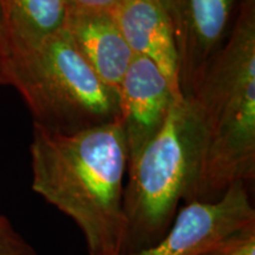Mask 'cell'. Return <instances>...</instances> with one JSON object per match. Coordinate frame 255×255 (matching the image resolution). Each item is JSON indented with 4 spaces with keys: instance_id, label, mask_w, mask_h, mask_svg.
<instances>
[{
    "instance_id": "6da1fadb",
    "label": "cell",
    "mask_w": 255,
    "mask_h": 255,
    "mask_svg": "<svg viewBox=\"0 0 255 255\" xmlns=\"http://www.w3.org/2000/svg\"><path fill=\"white\" fill-rule=\"evenodd\" d=\"M30 155L32 190L73 220L89 255L120 254L128 169L120 119L70 135L33 126Z\"/></svg>"
},
{
    "instance_id": "7a4b0ae2",
    "label": "cell",
    "mask_w": 255,
    "mask_h": 255,
    "mask_svg": "<svg viewBox=\"0 0 255 255\" xmlns=\"http://www.w3.org/2000/svg\"><path fill=\"white\" fill-rule=\"evenodd\" d=\"M190 97L205 132L193 201L209 202L255 177V0H241L227 41Z\"/></svg>"
},
{
    "instance_id": "3957f363",
    "label": "cell",
    "mask_w": 255,
    "mask_h": 255,
    "mask_svg": "<svg viewBox=\"0 0 255 255\" xmlns=\"http://www.w3.org/2000/svg\"><path fill=\"white\" fill-rule=\"evenodd\" d=\"M203 150L205 132L195 102L177 98L161 130L128 162L121 253L156 244L173 223L181 201H193Z\"/></svg>"
},
{
    "instance_id": "277c9868",
    "label": "cell",
    "mask_w": 255,
    "mask_h": 255,
    "mask_svg": "<svg viewBox=\"0 0 255 255\" xmlns=\"http://www.w3.org/2000/svg\"><path fill=\"white\" fill-rule=\"evenodd\" d=\"M1 59L6 84L23 97L33 126L70 135L120 119L117 94L83 59L65 27Z\"/></svg>"
},
{
    "instance_id": "5b68a950",
    "label": "cell",
    "mask_w": 255,
    "mask_h": 255,
    "mask_svg": "<svg viewBox=\"0 0 255 255\" xmlns=\"http://www.w3.org/2000/svg\"><path fill=\"white\" fill-rule=\"evenodd\" d=\"M251 222H255V209L247 184L237 182L218 200L186 203L156 244L116 255H200L229 233Z\"/></svg>"
},
{
    "instance_id": "8992f818",
    "label": "cell",
    "mask_w": 255,
    "mask_h": 255,
    "mask_svg": "<svg viewBox=\"0 0 255 255\" xmlns=\"http://www.w3.org/2000/svg\"><path fill=\"white\" fill-rule=\"evenodd\" d=\"M234 0H170L167 12L177 56L178 84L184 97L199 87L222 47Z\"/></svg>"
},
{
    "instance_id": "52a82bcc",
    "label": "cell",
    "mask_w": 255,
    "mask_h": 255,
    "mask_svg": "<svg viewBox=\"0 0 255 255\" xmlns=\"http://www.w3.org/2000/svg\"><path fill=\"white\" fill-rule=\"evenodd\" d=\"M177 97L168 79L151 60L135 56L117 91L120 121L128 149V162L154 138Z\"/></svg>"
},
{
    "instance_id": "ba28073f",
    "label": "cell",
    "mask_w": 255,
    "mask_h": 255,
    "mask_svg": "<svg viewBox=\"0 0 255 255\" xmlns=\"http://www.w3.org/2000/svg\"><path fill=\"white\" fill-rule=\"evenodd\" d=\"M121 32L135 56L151 60L168 79L177 97V56L167 9L157 0H122L114 12Z\"/></svg>"
},
{
    "instance_id": "9c48e42d",
    "label": "cell",
    "mask_w": 255,
    "mask_h": 255,
    "mask_svg": "<svg viewBox=\"0 0 255 255\" xmlns=\"http://www.w3.org/2000/svg\"><path fill=\"white\" fill-rule=\"evenodd\" d=\"M66 31L83 59L117 94L135 55L113 13L69 11Z\"/></svg>"
},
{
    "instance_id": "30bf717a",
    "label": "cell",
    "mask_w": 255,
    "mask_h": 255,
    "mask_svg": "<svg viewBox=\"0 0 255 255\" xmlns=\"http://www.w3.org/2000/svg\"><path fill=\"white\" fill-rule=\"evenodd\" d=\"M4 40L0 56L39 46L62 31L69 17L65 0H0Z\"/></svg>"
},
{
    "instance_id": "8fae6325",
    "label": "cell",
    "mask_w": 255,
    "mask_h": 255,
    "mask_svg": "<svg viewBox=\"0 0 255 255\" xmlns=\"http://www.w3.org/2000/svg\"><path fill=\"white\" fill-rule=\"evenodd\" d=\"M200 255H255V222L229 233Z\"/></svg>"
},
{
    "instance_id": "7c38bea8",
    "label": "cell",
    "mask_w": 255,
    "mask_h": 255,
    "mask_svg": "<svg viewBox=\"0 0 255 255\" xmlns=\"http://www.w3.org/2000/svg\"><path fill=\"white\" fill-rule=\"evenodd\" d=\"M0 255H37L31 244L0 214Z\"/></svg>"
},
{
    "instance_id": "4fadbf2b",
    "label": "cell",
    "mask_w": 255,
    "mask_h": 255,
    "mask_svg": "<svg viewBox=\"0 0 255 255\" xmlns=\"http://www.w3.org/2000/svg\"><path fill=\"white\" fill-rule=\"evenodd\" d=\"M69 11L114 13L122 0H65Z\"/></svg>"
},
{
    "instance_id": "5bb4252c",
    "label": "cell",
    "mask_w": 255,
    "mask_h": 255,
    "mask_svg": "<svg viewBox=\"0 0 255 255\" xmlns=\"http://www.w3.org/2000/svg\"><path fill=\"white\" fill-rule=\"evenodd\" d=\"M1 84H6V81L4 76V70H2V59L1 56H0V85Z\"/></svg>"
},
{
    "instance_id": "9a60e30c",
    "label": "cell",
    "mask_w": 255,
    "mask_h": 255,
    "mask_svg": "<svg viewBox=\"0 0 255 255\" xmlns=\"http://www.w3.org/2000/svg\"><path fill=\"white\" fill-rule=\"evenodd\" d=\"M2 40H4V28H2V21H1V14H0V47H1Z\"/></svg>"
},
{
    "instance_id": "2e32d148",
    "label": "cell",
    "mask_w": 255,
    "mask_h": 255,
    "mask_svg": "<svg viewBox=\"0 0 255 255\" xmlns=\"http://www.w3.org/2000/svg\"><path fill=\"white\" fill-rule=\"evenodd\" d=\"M157 1H158L159 4H161L162 6H163V7H164L165 9H167L169 2H170V0H157Z\"/></svg>"
}]
</instances>
